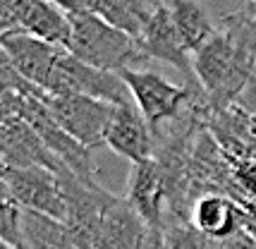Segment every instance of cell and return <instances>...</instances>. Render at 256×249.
Wrapping results in <instances>:
<instances>
[{
	"mask_svg": "<svg viewBox=\"0 0 256 249\" xmlns=\"http://www.w3.org/2000/svg\"><path fill=\"white\" fill-rule=\"evenodd\" d=\"M190 226L211 242H223L242 232L240 204L223 194H204L192 206Z\"/></svg>",
	"mask_w": 256,
	"mask_h": 249,
	"instance_id": "obj_14",
	"label": "cell"
},
{
	"mask_svg": "<svg viewBox=\"0 0 256 249\" xmlns=\"http://www.w3.org/2000/svg\"><path fill=\"white\" fill-rule=\"evenodd\" d=\"M120 77L124 80L127 89L132 94L134 106L139 108V113L144 115V120L154 132L160 124L175 120L184 110L192 91L201 89L199 82L178 86L151 70H124V72H120Z\"/></svg>",
	"mask_w": 256,
	"mask_h": 249,
	"instance_id": "obj_5",
	"label": "cell"
},
{
	"mask_svg": "<svg viewBox=\"0 0 256 249\" xmlns=\"http://www.w3.org/2000/svg\"><path fill=\"white\" fill-rule=\"evenodd\" d=\"M58 182H60L62 199H65L62 223L67 226L79 249H96L100 218H103V211L108 208L115 194L103 190L98 182L96 184L82 182L67 168L62 172H58Z\"/></svg>",
	"mask_w": 256,
	"mask_h": 249,
	"instance_id": "obj_4",
	"label": "cell"
},
{
	"mask_svg": "<svg viewBox=\"0 0 256 249\" xmlns=\"http://www.w3.org/2000/svg\"><path fill=\"white\" fill-rule=\"evenodd\" d=\"M139 44H142V48H144V53L148 58L163 60L168 65H172L175 70H180L187 77L184 84H196L194 68H192V56L190 50L184 48L182 38H180L168 2H158L156 5V10H154L151 20L146 24Z\"/></svg>",
	"mask_w": 256,
	"mask_h": 249,
	"instance_id": "obj_11",
	"label": "cell"
},
{
	"mask_svg": "<svg viewBox=\"0 0 256 249\" xmlns=\"http://www.w3.org/2000/svg\"><path fill=\"white\" fill-rule=\"evenodd\" d=\"M20 208L44 214L50 218H65V199L58 175L48 168H8L0 172Z\"/></svg>",
	"mask_w": 256,
	"mask_h": 249,
	"instance_id": "obj_8",
	"label": "cell"
},
{
	"mask_svg": "<svg viewBox=\"0 0 256 249\" xmlns=\"http://www.w3.org/2000/svg\"><path fill=\"white\" fill-rule=\"evenodd\" d=\"M20 34V0H0V36Z\"/></svg>",
	"mask_w": 256,
	"mask_h": 249,
	"instance_id": "obj_20",
	"label": "cell"
},
{
	"mask_svg": "<svg viewBox=\"0 0 256 249\" xmlns=\"http://www.w3.org/2000/svg\"><path fill=\"white\" fill-rule=\"evenodd\" d=\"M234 106H237V108H242L244 113H249V115H254L256 118V68H254L252 77H249L246 86L242 89V94H240V98H237Z\"/></svg>",
	"mask_w": 256,
	"mask_h": 249,
	"instance_id": "obj_21",
	"label": "cell"
},
{
	"mask_svg": "<svg viewBox=\"0 0 256 249\" xmlns=\"http://www.w3.org/2000/svg\"><path fill=\"white\" fill-rule=\"evenodd\" d=\"M70 17V46L67 53L91 68L120 74L124 70H146L151 58L144 53L139 41L118 32L100 17L86 10V0L58 2Z\"/></svg>",
	"mask_w": 256,
	"mask_h": 249,
	"instance_id": "obj_2",
	"label": "cell"
},
{
	"mask_svg": "<svg viewBox=\"0 0 256 249\" xmlns=\"http://www.w3.org/2000/svg\"><path fill=\"white\" fill-rule=\"evenodd\" d=\"M8 204H17V202L12 199L10 190H8V184H5L2 175H0V208H2V206H8Z\"/></svg>",
	"mask_w": 256,
	"mask_h": 249,
	"instance_id": "obj_24",
	"label": "cell"
},
{
	"mask_svg": "<svg viewBox=\"0 0 256 249\" xmlns=\"http://www.w3.org/2000/svg\"><path fill=\"white\" fill-rule=\"evenodd\" d=\"M20 118L38 134V139L46 144V148L56 156L70 172H74L82 182L96 184V166L91 160L89 148L77 144L65 130L53 120V115L48 113L46 96H24Z\"/></svg>",
	"mask_w": 256,
	"mask_h": 249,
	"instance_id": "obj_6",
	"label": "cell"
},
{
	"mask_svg": "<svg viewBox=\"0 0 256 249\" xmlns=\"http://www.w3.org/2000/svg\"><path fill=\"white\" fill-rule=\"evenodd\" d=\"M213 249H256V240L242 230V232H237V235L223 240V242H213Z\"/></svg>",
	"mask_w": 256,
	"mask_h": 249,
	"instance_id": "obj_23",
	"label": "cell"
},
{
	"mask_svg": "<svg viewBox=\"0 0 256 249\" xmlns=\"http://www.w3.org/2000/svg\"><path fill=\"white\" fill-rule=\"evenodd\" d=\"M168 8H170L172 22L178 26V34L184 48L190 50V56L199 53L208 44V38L216 34V26L208 20L204 5L194 2V0H172V2H168Z\"/></svg>",
	"mask_w": 256,
	"mask_h": 249,
	"instance_id": "obj_17",
	"label": "cell"
},
{
	"mask_svg": "<svg viewBox=\"0 0 256 249\" xmlns=\"http://www.w3.org/2000/svg\"><path fill=\"white\" fill-rule=\"evenodd\" d=\"M0 46L10 58L12 68L17 70L32 86H36L38 91L46 94L50 72L60 60V56L65 53V48L46 44V41L29 34H5L0 36Z\"/></svg>",
	"mask_w": 256,
	"mask_h": 249,
	"instance_id": "obj_10",
	"label": "cell"
},
{
	"mask_svg": "<svg viewBox=\"0 0 256 249\" xmlns=\"http://www.w3.org/2000/svg\"><path fill=\"white\" fill-rule=\"evenodd\" d=\"M254 12H256V2H254Z\"/></svg>",
	"mask_w": 256,
	"mask_h": 249,
	"instance_id": "obj_26",
	"label": "cell"
},
{
	"mask_svg": "<svg viewBox=\"0 0 256 249\" xmlns=\"http://www.w3.org/2000/svg\"><path fill=\"white\" fill-rule=\"evenodd\" d=\"M151 228L127 204L124 196H112L103 211L96 249H146Z\"/></svg>",
	"mask_w": 256,
	"mask_h": 249,
	"instance_id": "obj_13",
	"label": "cell"
},
{
	"mask_svg": "<svg viewBox=\"0 0 256 249\" xmlns=\"http://www.w3.org/2000/svg\"><path fill=\"white\" fill-rule=\"evenodd\" d=\"M158 2L146 0H86V10L100 17L106 24L115 26L118 32L142 41L146 24L156 10Z\"/></svg>",
	"mask_w": 256,
	"mask_h": 249,
	"instance_id": "obj_16",
	"label": "cell"
},
{
	"mask_svg": "<svg viewBox=\"0 0 256 249\" xmlns=\"http://www.w3.org/2000/svg\"><path fill=\"white\" fill-rule=\"evenodd\" d=\"M48 113L62 130L84 148L106 144V132L112 120L115 106L89 96H46Z\"/></svg>",
	"mask_w": 256,
	"mask_h": 249,
	"instance_id": "obj_7",
	"label": "cell"
},
{
	"mask_svg": "<svg viewBox=\"0 0 256 249\" xmlns=\"http://www.w3.org/2000/svg\"><path fill=\"white\" fill-rule=\"evenodd\" d=\"M22 249H79L62 220L22 208Z\"/></svg>",
	"mask_w": 256,
	"mask_h": 249,
	"instance_id": "obj_18",
	"label": "cell"
},
{
	"mask_svg": "<svg viewBox=\"0 0 256 249\" xmlns=\"http://www.w3.org/2000/svg\"><path fill=\"white\" fill-rule=\"evenodd\" d=\"M46 94L48 96H89V98H98L112 106L132 103V94L120 74L91 68L74 56H70L67 50L60 56L50 72Z\"/></svg>",
	"mask_w": 256,
	"mask_h": 249,
	"instance_id": "obj_3",
	"label": "cell"
},
{
	"mask_svg": "<svg viewBox=\"0 0 256 249\" xmlns=\"http://www.w3.org/2000/svg\"><path fill=\"white\" fill-rule=\"evenodd\" d=\"M240 216H242V230L256 240V199L240 202Z\"/></svg>",
	"mask_w": 256,
	"mask_h": 249,
	"instance_id": "obj_22",
	"label": "cell"
},
{
	"mask_svg": "<svg viewBox=\"0 0 256 249\" xmlns=\"http://www.w3.org/2000/svg\"><path fill=\"white\" fill-rule=\"evenodd\" d=\"M192 68L213 110L237 103L256 68L254 2L225 14L208 44L192 56Z\"/></svg>",
	"mask_w": 256,
	"mask_h": 249,
	"instance_id": "obj_1",
	"label": "cell"
},
{
	"mask_svg": "<svg viewBox=\"0 0 256 249\" xmlns=\"http://www.w3.org/2000/svg\"><path fill=\"white\" fill-rule=\"evenodd\" d=\"M124 199L136 214L144 218V223L151 230H163L166 228V218H168L166 184H163V175L158 170L156 160L132 166Z\"/></svg>",
	"mask_w": 256,
	"mask_h": 249,
	"instance_id": "obj_12",
	"label": "cell"
},
{
	"mask_svg": "<svg viewBox=\"0 0 256 249\" xmlns=\"http://www.w3.org/2000/svg\"><path fill=\"white\" fill-rule=\"evenodd\" d=\"M0 249H17V247H12V244H8V242H2V240H0Z\"/></svg>",
	"mask_w": 256,
	"mask_h": 249,
	"instance_id": "obj_25",
	"label": "cell"
},
{
	"mask_svg": "<svg viewBox=\"0 0 256 249\" xmlns=\"http://www.w3.org/2000/svg\"><path fill=\"white\" fill-rule=\"evenodd\" d=\"M20 34L36 36L58 48L70 46V17L58 2L48 0H20Z\"/></svg>",
	"mask_w": 256,
	"mask_h": 249,
	"instance_id": "obj_15",
	"label": "cell"
},
{
	"mask_svg": "<svg viewBox=\"0 0 256 249\" xmlns=\"http://www.w3.org/2000/svg\"><path fill=\"white\" fill-rule=\"evenodd\" d=\"M230 166H232V178L242 202L256 199V158H230Z\"/></svg>",
	"mask_w": 256,
	"mask_h": 249,
	"instance_id": "obj_19",
	"label": "cell"
},
{
	"mask_svg": "<svg viewBox=\"0 0 256 249\" xmlns=\"http://www.w3.org/2000/svg\"><path fill=\"white\" fill-rule=\"evenodd\" d=\"M106 146L132 166L154 160V130L132 103H120L112 110V120L106 132Z\"/></svg>",
	"mask_w": 256,
	"mask_h": 249,
	"instance_id": "obj_9",
	"label": "cell"
}]
</instances>
